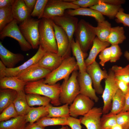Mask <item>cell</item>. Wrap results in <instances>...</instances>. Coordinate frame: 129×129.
I'll list each match as a JSON object with an SVG mask.
<instances>
[{
  "instance_id": "cell-45",
  "label": "cell",
  "mask_w": 129,
  "mask_h": 129,
  "mask_svg": "<svg viewBox=\"0 0 129 129\" xmlns=\"http://www.w3.org/2000/svg\"><path fill=\"white\" fill-rule=\"evenodd\" d=\"M99 3V0H75L72 3L81 8H86L90 7Z\"/></svg>"
},
{
  "instance_id": "cell-53",
  "label": "cell",
  "mask_w": 129,
  "mask_h": 129,
  "mask_svg": "<svg viewBox=\"0 0 129 129\" xmlns=\"http://www.w3.org/2000/svg\"><path fill=\"white\" fill-rule=\"evenodd\" d=\"M112 129H123L121 126L118 124H116L113 126Z\"/></svg>"
},
{
  "instance_id": "cell-57",
  "label": "cell",
  "mask_w": 129,
  "mask_h": 129,
  "mask_svg": "<svg viewBox=\"0 0 129 129\" xmlns=\"http://www.w3.org/2000/svg\"><path fill=\"white\" fill-rule=\"evenodd\" d=\"M129 129V127L128 129Z\"/></svg>"
},
{
  "instance_id": "cell-28",
  "label": "cell",
  "mask_w": 129,
  "mask_h": 129,
  "mask_svg": "<svg viewBox=\"0 0 129 129\" xmlns=\"http://www.w3.org/2000/svg\"><path fill=\"white\" fill-rule=\"evenodd\" d=\"M27 123L26 115L18 116L10 120L0 122V129H24Z\"/></svg>"
},
{
  "instance_id": "cell-29",
  "label": "cell",
  "mask_w": 129,
  "mask_h": 129,
  "mask_svg": "<svg viewBox=\"0 0 129 129\" xmlns=\"http://www.w3.org/2000/svg\"><path fill=\"white\" fill-rule=\"evenodd\" d=\"M48 114L46 106L30 107L26 115V121L30 124L33 123L41 118L47 116Z\"/></svg>"
},
{
  "instance_id": "cell-19",
  "label": "cell",
  "mask_w": 129,
  "mask_h": 129,
  "mask_svg": "<svg viewBox=\"0 0 129 129\" xmlns=\"http://www.w3.org/2000/svg\"><path fill=\"white\" fill-rule=\"evenodd\" d=\"M64 59L58 54L47 51L37 64L41 67L52 71L61 64Z\"/></svg>"
},
{
  "instance_id": "cell-36",
  "label": "cell",
  "mask_w": 129,
  "mask_h": 129,
  "mask_svg": "<svg viewBox=\"0 0 129 129\" xmlns=\"http://www.w3.org/2000/svg\"><path fill=\"white\" fill-rule=\"evenodd\" d=\"M12 7L0 8V31L14 19Z\"/></svg>"
},
{
  "instance_id": "cell-17",
  "label": "cell",
  "mask_w": 129,
  "mask_h": 129,
  "mask_svg": "<svg viewBox=\"0 0 129 129\" xmlns=\"http://www.w3.org/2000/svg\"><path fill=\"white\" fill-rule=\"evenodd\" d=\"M78 79L80 94L88 97L96 102H97L99 98L92 87V80L86 72L82 73H79Z\"/></svg>"
},
{
  "instance_id": "cell-39",
  "label": "cell",
  "mask_w": 129,
  "mask_h": 129,
  "mask_svg": "<svg viewBox=\"0 0 129 129\" xmlns=\"http://www.w3.org/2000/svg\"><path fill=\"white\" fill-rule=\"evenodd\" d=\"M48 0H37L31 16L37 17L41 19L43 14L45 7Z\"/></svg>"
},
{
  "instance_id": "cell-56",
  "label": "cell",
  "mask_w": 129,
  "mask_h": 129,
  "mask_svg": "<svg viewBox=\"0 0 129 129\" xmlns=\"http://www.w3.org/2000/svg\"><path fill=\"white\" fill-rule=\"evenodd\" d=\"M67 129H70L69 128V127L67 126Z\"/></svg>"
},
{
  "instance_id": "cell-30",
  "label": "cell",
  "mask_w": 129,
  "mask_h": 129,
  "mask_svg": "<svg viewBox=\"0 0 129 129\" xmlns=\"http://www.w3.org/2000/svg\"><path fill=\"white\" fill-rule=\"evenodd\" d=\"M125 96L121 91L118 89L112 99L111 110L109 114L116 115L121 112L124 107Z\"/></svg>"
},
{
  "instance_id": "cell-6",
  "label": "cell",
  "mask_w": 129,
  "mask_h": 129,
  "mask_svg": "<svg viewBox=\"0 0 129 129\" xmlns=\"http://www.w3.org/2000/svg\"><path fill=\"white\" fill-rule=\"evenodd\" d=\"M40 20L30 18L20 23V30L32 48L37 49L39 46V25Z\"/></svg>"
},
{
  "instance_id": "cell-13",
  "label": "cell",
  "mask_w": 129,
  "mask_h": 129,
  "mask_svg": "<svg viewBox=\"0 0 129 129\" xmlns=\"http://www.w3.org/2000/svg\"><path fill=\"white\" fill-rule=\"evenodd\" d=\"M51 71L49 70L38 65L37 64L23 71L17 77L27 82H32L45 78Z\"/></svg>"
},
{
  "instance_id": "cell-33",
  "label": "cell",
  "mask_w": 129,
  "mask_h": 129,
  "mask_svg": "<svg viewBox=\"0 0 129 129\" xmlns=\"http://www.w3.org/2000/svg\"><path fill=\"white\" fill-rule=\"evenodd\" d=\"M124 32L123 27H112L107 42L111 45H118L122 43L126 38Z\"/></svg>"
},
{
  "instance_id": "cell-35",
  "label": "cell",
  "mask_w": 129,
  "mask_h": 129,
  "mask_svg": "<svg viewBox=\"0 0 129 129\" xmlns=\"http://www.w3.org/2000/svg\"><path fill=\"white\" fill-rule=\"evenodd\" d=\"M67 122L66 118L48 117L46 116L41 118L36 122L38 124L44 127L52 125H67Z\"/></svg>"
},
{
  "instance_id": "cell-16",
  "label": "cell",
  "mask_w": 129,
  "mask_h": 129,
  "mask_svg": "<svg viewBox=\"0 0 129 129\" xmlns=\"http://www.w3.org/2000/svg\"><path fill=\"white\" fill-rule=\"evenodd\" d=\"M102 114L101 108L94 107L80 119L81 123L87 129H102L101 118Z\"/></svg>"
},
{
  "instance_id": "cell-59",
  "label": "cell",
  "mask_w": 129,
  "mask_h": 129,
  "mask_svg": "<svg viewBox=\"0 0 129 129\" xmlns=\"http://www.w3.org/2000/svg\"></svg>"
},
{
  "instance_id": "cell-49",
  "label": "cell",
  "mask_w": 129,
  "mask_h": 129,
  "mask_svg": "<svg viewBox=\"0 0 129 129\" xmlns=\"http://www.w3.org/2000/svg\"><path fill=\"white\" fill-rule=\"evenodd\" d=\"M15 0H0V8L12 6Z\"/></svg>"
},
{
  "instance_id": "cell-34",
  "label": "cell",
  "mask_w": 129,
  "mask_h": 129,
  "mask_svg": "<svg viewBox=\"0 0 129 129\" xmlns=\"http://www.w3.org/2000/svg\"><path fill=\"white\" fill-rule=\"evenodd\" d=\"M26 97L28 104L31 107L35 106H46L51 101L49 98L38 94H28Z\"/></svg>"
},
{
  "instance_id": "cell-32",
  "label": "cell",
  "mask_w": 129,
  "mask_h": 129,
  "mask_svg": "<svg viewBox=\"0 0 129 129\" xmlns=\"http://www.w3.org/2000/svg\"><path fill=\"white\" fill-rule=\"evenodd\" d=\"M112 27L111 23L107 20L97 22V26L94 28L97 37L102 42H107Z\"/></svg>"
},
{
  "instance_id": "cell-23",
  "label": "cell",
  "mask_w": 129,
  "mask_h": 129,
  "mask_svg": "<svg viewBox=\"0 0 129 129\" xmlns=\"http://www.w3.org/2000/svg\"><path fill=\"white\" fill-rule=\"evenodd\" d=\"M65 14L75 16L81 15L86 16L94 18L97 22L105 20V17L101 13L96 10L90 8L80 7L76 9H68L66 10Z\"/></svg>"
},
{
  "instance_id": "cell-55",
  "label": "cell",
  "mask_w": 129,
  "mask_h": 129,
  "mask_svg": "<svg viewBox=\"0 0 129 129\" xmlns=\"http://www.w3.org/2000/svg\"><path fill=\"white\" fill-rule=\"evenodd\" d=\"M67 129V126H63L61 128H59L58 129Z\"/></svg>"
},
{
  "instance_id": "cell-7",
  "label": "cell",
  "mask_w": 129,
  "mask_h": 129,
  "mask_svg": "<svg viewBox=\"0 0 129 129\" xmlns=\"http://www.w3.org/2000/svg\"><path fill=\"white\" fill-rule=\"evenodd\" d=\"M80 7L72 3L66 2L64 0H48L42 18L51 19L54 17L62 16L65 14L66 10L75 9Z\"/></svg>"
},
{
  "instance_id": "cell-31",
  "label": "cell",
  "mask_w": 129,
  "mask_h": 129,
  "mask_svg": "<svg viewBox=\"0 0 129 129\" xmlns=\"http://www.w3.org/2000/svg\"><path fill=\"white\" fill-rule=\"evenodd\" d=\"M67 104L59 107H54L49 104L46 106L48 117L65 118L70 116L69 107Z\"/></svg>"
},
{
  "instance_id": "cell-9",
  "label": "cell",
  "mask_w": 129,
  "mask_h": 129,
  "mask_svg": "<svg viewBox=\"0 0 129 129\" xmlns=\"http://www.w3.org/2000/svg\"><path fill=\"white\" fill-rule=\"evenodd\" d=\"M17 23V21L14 19L0 31V39L3 40L6 37L12 38L18 42L22 51H29L32 48V47L24 38Z\"/></svg>"
},
{
  "instance_id": "cell-54",
  "label": "cell",
  "mask_w": 129,
  "mask_h": 129,
  "mask_svg": "<svg viewBox=\"0 0 129 129\" xmlns=\"http://www.w3.org/2000/svg\"><path fill=\"white\" fill-rule=\"evenodd\" d=\"M124 56L129 61V52L126 51L124 52Z\"/></svg>"
},
{
  "instance_id": "cell-46",
  "label": "cell",
  "mask_w": 129,
  "mask_h": 129,
  "mask_svg": "<svg viewBox=\"0 0 129 129\" xmlns=\"http://www.w3.org/2000/svg\"><path fill=\"white\" fill-rule=\"evenodd\" d=\"M67 125L71 129H82L80 119H78L70 116L67 118Z\"/></svg>"
},
{
  "instance_id": "cell-4",
  "label": "cell",
  "mask_w": 129,
  "mask_h": 129,
  "mask_svg": "<svg viewBox=\"0 0 129 129\" xmlns=\"http://www.w3.org/2000/svg\"><path fill=\"white\" fill-rule=\"evenodd\" d=\"M94 27L83 19L79 21L74 33L75 40L78 42L84 53L87 55V52L91 45L96 35Z\"/></svg>"
},
{
  "instance_id": "cell-2",
  "label": "cell",
  "mask_w": 129,
  "mask_h": 129,
  "mask_svg": "<svg viewBox=\"0 0 129 129\" xmlns=\"http://www.w3.org/2000/svg\"><path fill=\"white\" fill-rule=\"evenodd\" d=\"M39 32V45L47 51L58 54V48L52 21L44 18L40 19Z\"/></svg>"
},
{
  "instance_id": "cell-51",
  "label": "cell",
  "mask_w": 129,
  "mask_h": 129,
  "mask_svg": "<svg viewBox=\"0 0 129 129\" xmlns=\"http://www.w3.org/2000/svg\"><path fill=\"white\" fill-rule=\"evenodd\" d=\"M7 67L0 60V79L6 76L5 70Z\"/></svg>"
},
{
  "instance_id": "cell-42",
  "label": "cell",
  "mask_w": 129,
  "mask_h": 129,
  "mask_svg": "<svg viewBox=\"0 0 129 129\" xmlns=\"http://www.w3.org/2000/svg\"><path fill=\"white\" fill-rule=\"evenodd\" d=\"M124 9L122 8L118 12L115 17L116 22L122 23L124 26L129 27V14L124 12Z\"/></svg>"
},
{
  "instance_id": "cell-22",
  "label": "cell",
  "mask_w": 129,
  "mask_h": 129,
  "mask_svg": "<svg viewBox=\"0 0 129 129\" xmlns=\"http://www.w3.org/2000/svg\"><path fill=\"white\" fill-rule=\"evenodd\" d=\"M90 8L98 11L102 15L111 19H113L122 8L121 5H114L102 2L91 6Z\"/></svg>"
},
{
  "instance_id": "cell-15",
  "label": "cell",
  "mask_w": 129,
  "mask_h": 129,
  "mask_svg": "<svg viewBox=\"0 0 129 129\" xmlns=\"http://www.w3.org/2000/svg\"><path fill=\"white\" fill-rule=\"evenodd\" d=\"M47 51L39 45L38 50L34 55L22 65L12 68H6L5 72L6 76H17L23 71L37 64Z\"/></svg>"
},
{
  "instance_id": "cell-20",
  "label": "cell",
  "mask_w": 129,
  "mask_h": 129,
  "mask_svg": "<svg viewBox=\"0 0 129 129\" xmlns=\"http://www.w3.org/2000/svg\"><path fill=\"white\" fill-rule=\"evenodd\" d=\"M14 19L20 23L30 18L31 13L26 6L24 0H15L12 7Z\"/></svg>"
},
{
  "instance_id": "cell-18",
  "label": "cell",
  "mask_w": 129,
  "mask_h": 129,
  "mask_svg": "<svg viewBox=\"0 0 129 129\" xmlns=\"http://www.w3.org/2000/svg\"><path fill=\"white\" fill-rule=\"evenodd\" d=\"M0 58L7 68H12L19 62L23 61L24 56L20 53H14L6 48L0 42Z\"/></svg>"
},
{
  "instance_id": "cell-25",
  "label": "cell",
  "mask_w": 129,
  "mask_h": 129,
  "mask_svg": "<svg viewBox=\"0 0 129 129\" xmlns=\"http://www.w3.org/2000/svg\"><path fill=\"white\" fill-rule=\"evenodd\" d=\"M110 44L107 42H103L96 37L93 43L88 56L85 60L86 67L95 61L96 57L98 54L105 48L108 47Z\"/></svg>"
},
{
  "instance_id": "cell-47",
  "label": "cell",
  "mask_w": 129,
  "mask_h": 129,
  "mask_svg": "<svg viewBox=\"0 0 129 129\" xmlns=\"http://www.w3.org/2000/svg\"><path fill=\"white\" fill-rule=\"evenodd\" d=\"M116 80L119 89L125 96L129 92V83L122 80Z\"/></svg>"
},
{
  "instance_id": "cell-40",
  "label": "cell",
  "mask_w": 129,
  "mask_h": 129,
  "mask_svg": "<svg viewBox=\"0 0 129 129\" xmlns=\"http://www.w3.org/2000/svg\"><path fill=\"white\" fill-rule=\"evenodd\" d=\"M18 116L13 103L1 113L0 114V121H7L10 118H15Z\"/></svg>"
},
{
  "instance_id": "cell-48",
  "label": "cell",
  "mask_w": 129,
  "mask_h": 129,
  "mask_svg": "<svg viewBox=\"0 0 129 129\" xmlns=\"http://www.w3.org/2000/svg\"><path fill=\"white\" fill-rule=\"evenodd\" d=\"M24 1L26 6L32 13L35 7L37 0H24Z\"/></svg>"
},
{
  "instance_id": "cell-60",
  "label": "cell",
  "mask_w": 129,
  "mask_h": 129,
  "mask_svg": "<svg viewBox=\"0 0 129 129\" xmlns=\"http://www.w3.org/2000/svg\"></svg>"
},
{
  "instance_id": "cell-8",
  "label": "cell",
  "mask_w": 129,
  "mask_h": 129,
  "mask_svg": "<svg viewBox=\"0 0 129 129\" xmlns=\"http://www.w3.org/2000/svg\"><path fill=\"white\" fill-rule=\"evenodd\" d=\"M108 74V77L105 79V88L102 96L104 103L102 109L103 114L108 113L110 110L113 98L119 89L114 73L111 69Z\"/></svg>"
},
{
  "instance_id": "cell-21",
  "label": "cell",
  "mask_w": 129,
  "mask_h": 129,
  "mask_svg": "<svg viewBox=\"0 0 129 129\" xmlns=\"http://www.w3.org/2000/svg\"><path fill=\"white\" fill-rule=\"evenodd\" d=\"M27 83L17 76H5L0 79V89H8L17 91H24Z\"/></svg>"
},
{
  "instance_id": "cell-11",
  "label": "cell",
  "mask_w": 129,
  "mask_h": 129,
  "mask_svg": "<svg viewBox=\"0 0 129 129\" xmlns=\"http://www.w3.org/2000/svg\"><path fill=\"white\" fill-rule=\"evenodd\" d=\"M50 19L66 33L69 39L71 48V43L79 22L78 18L65 14L63 16L54 17Z\"/></svg>"
},
{
  "instance_id": "cell-44",
  "label": "cell",
  "mask_w": 129,
  "mask_h": 129,
  "mask_svg": "<svg viewBox=\"0 0 129 129\" xmlns=\"http://www.w3.org/2000/svg\"><path fill=\"white\" fill-rule=\"evenodd\" d=\"M111 56L110 47L105 48L100 52L99 56L100 64L102 66H104L106 63L110 60Z\"/></svg>"
},
{
  "instance_id": "cell-41",
  "label": "cell",
  "mask_w": 129,
  "mask_h": 129,
  "mask_svg": "<svg viewBox=\"0 0 129 129\" xmlns=\"http://www.w3.org/2000/svg\"><path fill=\"white\" fill-rule=\"evenodd\" d=\"M117 124L120 125L123 129L129 127V111L121 112L116 115Z\"/></svg>"
},
{
  "instance_id": "cell-12",
  "label": "cell",
  "mask_w": 129,
  "mask_h": 129,
  "mask_svg": "<svg viewBox=\"0 0 129 129\" xmlns=\"http://www.w3.org/2000/svg\"><path fill=\"white\" fill-rule=\"evenodd\" d=\"M86 72L92 80L96 93L102 94L104 89L101 83L102 80L106 79L108 76V74L106 70H102L95 61L87 67Z\"/></svg>"
},
{
  "instance_id": "cell-58",
  "label": "cell",
  "mask_w": 129,
  "mask_h": 129,
  "mask_svg": "<svg viewBox=\"0 0 129 129\" xmlns=\"http://www.w3.org/2000/svg\"><path fill=\"white\" fill-rule=\"evenodd\" d=\"M128 65H129V64H128Z\"/></svg>"
},
{
  "instance_id": "cell-1",
  "label": "cell",
  "mask_w": 129,
  "mask_h": 129,
  "mask_svg": "<svg viewBox=\"0 0 129 129\" xmlns=\"http://www.w3.org/2000/svg\"><path fill=\"white\" fill-rule=\"evenodd\" d=\"M43 79L38 81L28 82L24 88L25 92L28 94H34L43 95L50 98L51 103L54 106L61 104L59 100L60 85L56 83L50 85L44 83Z\"/></svg>"
},
{
  "instance_id": "cell-38",
  "label": "cell",
  "mask_w": 129,
  "mask_h": 129,
  "mask_svg": "<svg viewBox=\"0 0 129 129\" xmlns=\"http://www.w3.org/2000/svg\"><path fill=\"white\" fill-rule=\"evenodd\" d=\"M101 124L102 129H112L117 124L116 115L108 113L103 114L101 118Z\"/></svg>"
},
{
  "instance_id": "cell-3",
  "label": "cell",
  "mask_w": 129,
  "mask_h": 129,
  "mask_svg": "<svg viewBox=\"0 0 129 129\" xmlns=\"http://www.w3.org/2000/svg\"><path fill=\"white\" fill-rule=\"evenodd\" d=\"M79 68L75 57L69 56L64 58L61 64L52 71L44 79V83L53 85L60 80H66L70 74Z\"/></svg>"
},
{
  "instance_id": "cell-14",
  "label": "cell",
  "mask_w": 129,
  "mask_h": 129,
  "mask_svg": "<svg viewBox=\"0 0 129 129\" xmlns=\"http://www.w3.org/2000/svg\"><path fill=\"white\" fill-rule=\"evenodd\" d=\"M53 23L58 48V54L64 59L69 56L71 50L69 39L63 29L53 21Z\"/></svg>"
},
{
  "instance_id": "cell-24",
  "label": "cell",
  "mask_w": 129,
  "mask_h": 129,
  "mask_svg": "<svg viewBox=\"0 0 129 129\" xmlns=\"http://www.w3.org/2000/svg\"><path fill=\"white\" fill-rule=\"evenodd\" d=\"M71 50L75 59L79 70V73L86 72L87 67L85 63V58L86 55L82 51L78 42L74 38L70 44Z\"/></svg>"
},
{
  "instance_id": "cell-43",
  "label": "cell",
  "mask_w": 129,
  "mask_h": 129,
  "mask_svg": "<svg viewBox=\"0 0 129 129\" xmlns=\"http://www.w3.org/2000/svg\"><path fill=\"white\" fill-rule=\"evenodd\" d=\"M110 48L111 56L110 61L112 63L115 62L119 59L122 53L118 45H111Z\"/></svg>"
},
{
  "instance_id": "cell-5",
  "label": "cell",
  "mask_w": 129,
  "mask_h": 129,
  "mask_svg": "<svg viewBox=\"0 0 129 129\" xmlns=\"http://www.w3.org/2000/svg\"><path fill=\"white\" fill-rule=\"evenodd\" d=\"M78 74L77 70L74 71L68 79L64 80L60 85L59 100L61 104H71L80 94Z\"/></svg>"
},
{
  "instance_id": "cell-52",
  "label": "cell",
  "mask_w": 129,
  "mask_h": 129,
  "mask_svg": "<svg viewBox=\"0 0 129 129\" xmlns=\"http://www.w3.org/2000/svg\"><path fill=\"white\" fill-rule=\"evenodd\" d=\"M125 103L124 108L121 112L129 111V92L125 96Z\"/></svg>"
},
{
  "instance_id": "cell-26",
  "label": "cell",
  "mask_w": 129,
  "mask_h": 129,
  "mask_svg": "<svg viewBox=\"0 0 129 129\" xmlns=\"http://www.w3.org/2000/svg\"><path fill=\"white\" fill-rule=\"evenodd\" d=\"M17 92V96L13 103L18 116L26 115L31 107L27 103L24 91Z\"/></svg>"
},
{
  "instance_id": "cell-50",
  "label": "cell",
  "mask_w": 129,
  "mask_h": 129,
  "mask_svg": "<svg viewBox=\"0 0 129 129\" xmlns=\"http://www.w3.org/2000/svg\"><path fill=\"white\" fill-rule=\"evenodd\" d=\"M45 128L36 122L32 124L29 123L26 125L24 129H45Z\"/></svg>"
},
{
  "instance_id": "cell-27",
  "label": "cell",
  "mask_w": 129,
  "mask_h": 129,
  "mask_svg": "<svg viewBox=\"0 0 129 129\" xmlns=\"http://www.w3.org/2000/svg\"><path fill=\"white\" fill-rule=\"evenodd\" d=\"M16 91L5 89L0 90V113L13 103L17 95Z\"/></svg>"
},
{
  "instance_id": "cell-10",
  "label": "cell",
  "mask_w": 129,
  "mask_h": 129,
  "mask_svg": "<svg viewBox=\"0 0 129 129\" xmlns=\"http://www.w3.org/2000/svg\"><path fill=\"white\" fill-rule=\"evenodd\" d=\"M94 103L88 97L79 94L69 107L70 116L75 118L84 116L94 107Z\"/></svg>"
},
{
  "instance_id": "cell-37",
  "label": "cell",
  "mask_w": 129,
  "mask_h": 129,
  "mask_svg": "<svg viewBox=\"0 0 129 129\" xmlns=\"http://www.w3.org/2000/svg\"><path fill=\"white\" fill-rule=\"evenodd\" d=\"M114 73L115 79L129 83V66L123 67L117 65L112 66L111 69Z\"/></svg>"
}]
</instances>
